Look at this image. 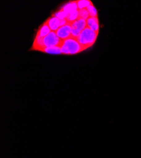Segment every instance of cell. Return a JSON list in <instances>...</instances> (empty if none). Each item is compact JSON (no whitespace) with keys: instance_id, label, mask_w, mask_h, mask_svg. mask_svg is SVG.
I'll return each mask as SVG.
<instances>
[{"instance_id":"6da1fadb","label":"cell","mask_w":141,"mask_h":158,"mask_svg":"<svg viewBox=\"0 0 141 158\" xmlns=\"http://www.w3.org/2000/svg\"><path fill=\"white\" fill-rule=\"evenodd\" d=\"M63 40L57 36L55 32L52 31L43 38L35 36L31 50L41 51L42 49L46 48L61 46Z\"/></svg>"},{"instance_id":"7a4b0ae2","label":"cell","mask_w":141,"mask_h":158,"mask_svg":"<svg viewBox=\"0 0 141 158\" xmlns=\"http://www.w3.org/2000/svg\"><path fill=\"white\" fill-rule=\"evenodd\" d=\"M84 50V48L77 41V39L72 37H70L63 40L61 46V52L63 55H75L79 53V52Z\"/></svg>"},{"instance_id":"3957f363","label":"cell","mask_w":141,"mask_h":158,"mask_svg":"<svg viewBox=\"0 0 141 158\" xmlns=\"http://www.w3.org/2000/svg\"><path fill=\"white\" fill-rule=\"evenodd\" d=\"M97 35L98 34L87 27L77 38V40L85 50L91 47L95 43Z\"/></svg>"},{"instance_id":"277c9868","label":"cell","mask_w":141,"mask_h":158,"mask_svg":"<svg viewBox=\"0 0 141 158\" xmlns=\"http://www.w3.org/2000/svg\"><path fill=\"white\" fill-rule=\"evenodd\" d=\"M87 27V22L85 20L78 19L71 23V37L77 39L81 33Z\"/></svg>"},{"instance_id":"5b68a950","label":"cell","mask_w":141,"mask_h":158,"mask_svg":"<svg viewBox=\"0 0 141 158\" xmlns=\"http://www.w3.org/2000/svg\"><path fill=\"white\" fill-rule=\"evenodd\" d=\"M55 32L57 36L63 41L71 37V23H68L66 25L60 27Z\"/></svg>"},{"instance_id":"8992f818","label":"cell","mask_w":141,"mask_h":158,"mask_svg":"<svg viewBox=\"0 0 141 158\" xmlns=\"http://www.w3.org/2000/svg\"><path fill=\"white\" fill-rule=\"evenodd\" d=\"M87 27L94 32L98 34L99 32V21L97 17H89L87 20Z\"/></svg>"},{"instance_id":"52a82bcc","label":"cell","mask_w":141,"mask_h":158,"mask_svg":"<svg viewBox=\"0 0 141 158\" xmlns=\"http://www.w3.org/2000/svg\"><path fill=\"white\" fill-rule=\"evenodd\" d=\"M46 22L48 25L49 27L50 28L51 31H53V32H56L60 27V20H59L58 19H57L55 17L51 16V17L48 18L46 20Z\"/></svg>"},{"instance_id":"ba28073f","label":"cell","mask_w":141,"mask_h":158,"mask_svg":"<svg viewBox=\"0 0 141 158\" xmlns=\"http://www.w3.org/2000/svg\"><path fill=\"white\" fill-rule=\"evenodd\" d=\"M51 32V30L49 27L48 25L46 22H44L41 26L39 27V29H38L37 34H36V37H44L47 36L49 34H50Z\"/></svg>"},{"instance_id":"9c48e42d","label":"cell","mask_w":141,"mask_h":158,"mask_svg":"<svg viewBox=\"0 0 141 158\" xmlns=\"http://www.w3.org/2000/svg\"><path fill=\"white\" fill-rule=\"evenodd\" d=\"M61 8L63 10L65 11L68 15L70 14V13L78 10L77 1H70V2L65 3Z\"/></svg>"},{"instance_id":"30bf717a","label":"cell","mask_w":141,"mask_h":158,"mask_svg":"<svg viewBox=\"0 0 141 158\" xmlns=\"http://www.w3.org/2000/svg\"><path fill=\"white\" fill-rule=\"evenodd\" d=\"M40 52H45V53L51 54V55H60V54H61V46H53V47L46 48L42 49Z\"/></svg>"},{"instance_id":"8fae6325","label":"cell","mask_w":141,"mask_h":158,"mask_svg":"<svg viewBox=\"0 0 141 158\" xmlns=\"http://www.w3.org/2000/svg\"><path fill=\"white\" fill-rule=\"evenodd\" d=\"M77 3L78 10H81L87 9V8L90 6L93 3L89 0H78V1H77Z\"/></svg>"},{"instance_id":"7c38bea8","label":"cell","mask_w":141,"mask_h":158,"mask_svg":"<svg viewBox=\"0 0 141 158\" xmlns=\"http://www.w3.org/2000/svg\"><path fill=\"white\" fill-rule=\"evenodd\" d=\"M78 19H79V10H77L68 14L66 20L68 21V22L72 23V22H73L76 20H77Z\"/></svg>"},{"instance_id":"4fadbf2b","label":"cell","mask_w":141,"mask_h":158,"mask_svg":"<svg viewBox=\"0 0 141 158\" xmlns=\"http://www.w3.org/2000/svg\"><path fill=\"white\" fill-rule=\"evenodd\" d=\"M52 16L56 17L59 20H64L67 19L68 14L65 11L63 10L61 8H60L58 11H57L55 13V14H53Z\"/></svg>"},{"instance_id":"5bb4252c","label":"cell","mask_w":141,"mask_h":158,"mask_svg":"<svg viewBox=\"0 0 141 158\" xmlns=\"http://www.w3.org/2000/svg\"><path fill=\"white\" fill-rule=\"evenodd\" d=\"M87 10L89 12L90 17H97V11L93 3L87 8Z\"/></svg>"},{"instance_id":"9a60e30c","label":"cell","mask_w":141,"mask_h":158,"mask_svg":"<svg viewBox=\"0 0 141 158\" xmlns=\"http://www.w3.org/2000/svg\"><path fill=\"white\" fill-rule=\"evenodd\" d=\"M78 10H79V19L87 20L89 17H90L87 9H81Z\"/></svg>"},{"instance_id":"2e32d148","label":"cell","mask_w":141,"mask_h":158,"mask_svg":"<svg viewBox=\"0 0 141 158\" xmlns=\"http://www.w3.org/2000/svg\"><path fill=\"white\" fill-rule=\"evenodd\" d=\"M69 22H68V21L66 19H64V20H60V27H63V26H65L67 24H68Z\"/></svg>"}]
</instances>
